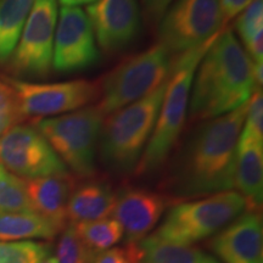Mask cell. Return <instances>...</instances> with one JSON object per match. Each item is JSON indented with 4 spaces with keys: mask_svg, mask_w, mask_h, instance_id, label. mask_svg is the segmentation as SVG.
Instances as JSON below:
<instances>
[{
    "mask_svg": "<svg viewBox=\"0 0 263 263\" xmlns=\"http://www.w3.org/2000/svg\"><path fill=\"white\" fill-rule=\"evenodd\" d=\"M248 103L224 116L202 121L190 132L164 180L171 196L194 200L235 188L236 147Z\"/></svg>",
    "mask_w": 263,
    "mask_h": 263,
    "instance_id": "obj_1",
    "label": "cell"
},
{
    "mask_svg": "<svg viewBox=\"0 0 263 263\" xmlns=\"http://www.w3.org/2000/svg\"><path fill=\"white\" fill-rule=\"evenodd\" d=\"M256 89L252 61L232 29L222 28L194 76L189 120H212L245 105Z\"/></svg>",
    "mask_w": 263,
    "mask_h": 263,
    "instance_id": "obj_2",
    "label": "cell"
},
{
    "mask_svg": "<svg viewBox=\"0 0 263 263\" xmlns=\"http://www.w3.org/2000/svg\"><path fill=\"white\" fill-rule=\"evenodd\" d=\"M216 35L202 45L190 49L174 59L155 128L134 172L137 176L155 173L168 160L171 153L178 144L188 120L190 90L195 71Z\"/></svg>",
    "mask_w": 263,
    "mask_h": 263,
    "instance_id": "obj_3",
    "label": "cell"
},
{
    "mask_svg": "<svg viewBox=\"0 0 263 263\" xmlns=\"http://www.w3.org/2000/svg\"><path fill=\"white\" fill-rule=\"evenodd\" d=\"M167 81L146 97L106 116L98 150L101 163L110 172L117 176L136 172L155 128Z\"/></svg>",
    "mask_w": 263,
    "mask_h": 263,
    "instance_id": "obj_4",
    "label": "cell"
},
{
    "mask_svg": "<svg viewBox=\"0 0 263 263\" xmlns=\"http://www.w3.org/2000/svg\"><path fill=\"white\" fill-rule=\"evenodd\" d=\"M248 210L244 196L234 190L180 202L167 212L153 238L193 245L218 232Z\"/></svg>",
    "mask_w": 263,
    "mask_h": 263,
    "instance_id": "obj_5",
    "label": "cell"
},
{
    "mask_svg": "<svg viewBox=\"0 0 263 263\" xmlns=\"http://www.w3.org/2000/svg\"><path fill=\"white\" fill-rule=\"evenodd\" d=\"M174 59L156 43L118 64L99 82V110L108 116L157 89L170 78Z\"/></svg>",
    "mask_w": 263,
    "mask_h": 263,
    "instance_id": "obj_6",
    "label": "cell"
},
{
    "mask_svg": "<svg viewBox=\"0 0 263 263\" xmlns=\"http://www.w3.org/2000/svg\"><path fill=\"white\" fill-rule=\"evenodd\" d=\"M104 115L97 105L60 116L33 121L68 171L80 178L97 172V154Z\"/></svg>",
    "mask_w": 263,
    "mask_h": 263,
    "instance_id": "obj_7",
    "label": "cell"
},
{
    "mask_svg": "<svg viewBox=\"0 0 263 263\" xmlns=\"http://www.w3.org/2000/svg\"><path fill=\"white\" fill-rule=\"evenodd\" d=\"M223 26L219 0H174L157 24V43L178 57L210 41Z\"/></svg>",
    "mask_w": 263,
    "mask_h": 263,
    "instance_id": "obj_8",
    "label": "cell"
},
{
    "mask_svg": "<svg viewBox=\"0 0 263 263\" xmlns=\"http://www.w3.org/2000/svg\"><path fill=\"white\" fill-rule=\"evenodd\" d=\"M58 16V0L33 2L20 41L5 65L10 77L21 80L50 74Z\"/></svg>",
    "mask_w": 263,
    "mask_h": 263,
    "instance_id": "obj_9",
    "label": "cell"
},
{
    "mask_svg": "<svg viewBox=\"0 0 263 263\" xmlns=\"http://www.w3.org/2000/svg\"><path fill=\"white\" fill-rule=\"evenodd\" d=\"M0 78L15 91L20 112L26 120L55 117L89 106L99 100V82L73 80L60 83H32L6 74ZM32 121V122H33Z\"/></svg>",
    "mask_w": 263,
    "mask_h": 263,
    "instance_id": "obj_10",
    "label": "cell"
},
{
    "mask_svg": "<svg viewBox=\"0 0 263 263\" xmlns=\"http://www.w3.org/2000/svg\"><path fill=\"white\" fill-rule=\"evenodd\" d=\"M0 164L25 179L70 176L47 139L29 124H16L0 137Z\"/></svg>",
    "mask_w": 263,
    "mask_h": 263,
    "instance_id": "obj_11",
    "label": "cell"
},
{
    "mask_svg": "<svg viewBox=\"0 0 263 263\" xmlns=\"http://www.w3.org/2000/svg\"><path fill=\"white\" fill-rule=\"evenodd\" d=\"M100 60L90 21L81 8L62 6L59 11L52 52V68L61 73L81 72Z\"/></svg>",
    "mask_w": 263,
    "mask_h": 263,
    "instance_id": "obj_12",
    "label": "cell"
},
{
    "mask_svg": "<svg viewBox=\"0 0 263 263\" xmlns=\"http://www.w3.org/2000/svg\"><path fill=\"white\" fill-rule=\"evenodd\" d=\"M85 14L97 44L105 54L126 50L139 35L141 12L138 0H98L87 6Z\"/></svg>",
    "mask_w": 263,
    "mask_h": 263,
    "instance_id": "obj_13",
    "label": "cell"
},
{
    "mask_svg": "<svg viewBox=\"0 0 263 263\" xmlns=\"http://www.w3.org/2000/svg\"><path fill=\"white\" fill-rule=\"evenodd\" d=\"M167 206L162 194L144 188H127L116 195L112 210L127 244H138L159 223Z\"/></svg>",
    "mask_w": 263,
    "mask_h": 263,
    "instance_id": "obj_14",
    "label": "cell"
},
{
    "mask_svg": "<svg viewBox=\"0 0 263 263\" xmlns=\"http://www.w3.org/2000/svg\"><path fill=\"white\" fill-rule=\"evenodd\" d=\"M211 249L222 263H263V226L258 211H245L216 234Z\"/></svg>",
    "mask_w": 263,
    "mask_h": 263,
    "instance_id": "obj_15",
    "label": "cell"
},
{
    "mask_svg": "<svg viewBox=\"0 0 263 263\" xmlns=\"http://www.w3.org/2000/svg\"><path fill=\"white\" fill-rule=\"evenodd\" d=\"M235 188L250 211H258L263 200V140L241 130L236 147Z\"/></svg>",
    "mask_w": 263,
    "mask_h": 263,
    "instance_id": "obj_16",
    "label": "cell"
},
{
    "mask_svg": "<svg viewBox=\"0 0 263 263\" xmlns=\"http://www.w3.org/2000/svg\"><path fill=\"white\" fill-rule=\"evenodd\" d=\"M25 189L33 212L64 228L67 219V203L72 193V177L50 176L25 179Z\"/></svg>",
    "mask_w": 263,
    "mask_h": 263,
    "instance_id": "obj_17",
    "label": "cell"
},
{
    "mask_svg": "<svg viewBox=\"0 0 263 263\" xmlns=\"http://www.w3.org/2000/svg\"><path fill=\"white\" fill-rule=\"evenodd\" d=\"M116 194L103 180H89L72 190L67 203V218L73 223L91 222L112 215Z\"/></svg>",
    "mask_w": 263,
    "mask_h": 263,
    "instance_id": "obj_18",
    "label": "cell"
},
{
    "mask_svg": "<svg viewBox=\"0 0 263 263\" xmlns=\"http://www.w3.org/2000/svg\"><path fill=\"white\" fill-rule=\"evenodd\" d=\"M64 228L35 212L0 213V241L52 239Z\"/></svg>",
    "mask_w": 263,
    "mask_h": 263,
    "instance_id": "obj_19",
    "label": "cell"
},
{
    "mask_svg": "<svg viewBox=\"0 0 263 263\" xmlns=\"http://www.w3.org/2000/svg\"><path fill=\"white\" fill-rule=\"evenodd\" d=\"M136 245L139 263H221L196 246L161 241L151 235Z\"/></svg>",
    "mask_w": 263,
    "mask_h": 263,
    "instance_id": "obj_20",
    "label": "cell"
},
{
    "mask_svg": "<svg viewBox=\"0 0 263 263\" xmlns=\"http://www.w3.org/2000/svg\"><path fill=\"white\" fill-rule=\"evenodd\" d=\"M34 0H0V66L11 58Z\"/></svg>",
    "mask_w": 263,
    "mask_h": 263,
    "instance_id": "obj_21",
    "label": "cell"
},
{
    "mask_svg": "<svg viewBox=\"0 0 263 263\" xmlns=\"http://www.w3.org/2000/svg\"><path fill=\"white\" fill-rule=\"evenodd\" d=\"M235 27L251 61L263 62V0H252L238 15Z\"/></svg>",
    "mask_w": 263,
    "mask_h": 263,
    "instance_id": "obj_22",
    "label": "cell"
},
{
    "mask_svg": "<svg viewBox=\"0 0 263 263\" xmlns=\"http://www.w3.org/2000/svg\"><path fill=\"white\" fill-rule=\"evenodd\" d=\"M82 241L93 252L111 249L123 239V229L115 218L82 222L73 224Z\"/></svg>",
    "mask_w": 263,
    "mask_h": 263,
    "instance_id": "obj_23",
    "label": "cell"
},
{
    "mask_svg": "<svg viewBox=\"0 0 263 263\" xmlns=\"http://www.w3.org/2000/svg\"><path fill=\"white\" fill-rule=\"evenodd\" d=\"M33 212L25 182L0 164V213Z\"/></svg>",
    "mask_w": 263,
    "mask_h": 263,
    "instance_id": "obj_24",
    "label": "cell"
},
{
    "mask_svg": "<svg viewBox=\"0 0 263 263\" xmlns=\"http://www.w3.org/2000/svg\"><path fill=\"white\" fill-rule=\"evenodd\" d=\"M49 255V248L31 240L0 241V263H39Z\"/></svg>",
    "mask_w": 263,
    "mask_h": 263,
    "instance_id": "obj_25",
    "label": "cell"
},
{
    "mask_svg": "<svg viewBox=\"0 0 263 263\" xmlns=\"http://www.w3.org/2000/svg\"><path fill=\"white\" fill-rule=\"evenodd\" d=\"M94 252L82 241L73 224L65 228L57 248L58 263H90Z\"/></svg>",
    "mask_w": 263,
    "mask_h": 263,
    "instance_id": "obj_26",
    "label": "cell"
},
{
    "mask_svg": "<svg viewBox=\"0 0 263 263\" xmlns=\"http://www.w3.org/2000/svg\"><path fill=\"white\" fill-rule=\"evenodd\" d=\"M242 132L263 140V94L261 88H256L250 98Z\"/></svg>",
    "mask_w": 263,
    "mask_h": 263,
    "instance_id": "obj_27",
    "label": "cell"
},
{
    "mask_svg": "<svg viewBox=\"0 0 263 263\" xmlns=\"http://www.w3.org/2000/svg\"><path fill=\"white\" fill-rule=\"evenodd\" d=\"M0 115H14L25 120L21 112L15 91L0 78Z\"/></svg>",
    "mask_w": 263,
    "mask_h": 263,
    "instance_id": "obj_28",
    "label": "cell"
},
{
    "mask_svg": "<svg viewBox=\"0 0 263 263\" xmlns=\"http://www.w3.org/2000/svg\"><path fill=\"white\" fill-rule=\"evenodd\" d=\"M140 2L143 5L146 21L150 25L157 26L166 10L170 8L174 0H140Z\"/></svg>",
    "mask_w": 263,
    "mask_h": 263,
    "instance_id": "obj_29",
    "label": "cell"
},
{
    "mask_svg": "<svg viewBox=\"0 0 263 263\" xmlns=\"http://www.w3.org/2000/svg\"><path fill=\"white\" fill-rule=\"evenodd\" d=\"M129 262V249L112 248L104 251L94 252L90 263H128Z\"/></svg>",
    "mask_w": 263,
    "mask_h": 263,
    "instance_id": "obj_30",
    "label": "cell"
},
{
    "mask_svg": "<svg viewBox=\"0 0 263 263\" xmlns=\"http://www.w3.org/2000/svg\"><path fill=\"white\" fill-rule=\"evenodd\" d=\"M251 2L252 0H219L224 24L236 17Z\"/></svg>",
    "mask_w": 263,
    "mask_h": 263,
    "instance_id": "obj_31",
    "label": "cell"
},
{
    "mask_svg": "<svg viewBox=\"0 0 263 263\" xmlns=\"http://www.w3.org/2000/svg\"><path fill=\"white\" fill-rule=\"evenodd\" d=\"M58 2L61 6H66V8H78L82 5L88 6L98 0H58Z\"/></svg>",
    "mask_w": 263,
    "mask_h": 263,
    "instance_id": "obj_32",
    "label": "cell"
},
{
    "mask_svg": "<svg viewBox=\"0 0 263 263\" xmlns=\"http://www.w3.org/2000/svg\"><path fill=\"white\" fill-rule=\"evenodd\" d=\"M128 249H129V262H128V263H139V258H138L137 245L136 244H129V245H128Z\"/></svg>",
    "mask_w": 263,
    "mask_h": 263,
    "instance_id": "obj_33",
    "label": "cell"
},
{
    "mask_svg": "<svg viewBox=\"0 0 263 263\" xmlns=\"http://www.w3.org/2000/svg\"><path fill=\"white\" fill-rule=\"evenodd\" d=\"M39 263H58V261H57V258H55V257H52V256L48 255L47 257L43 258Z\"/></svg>",
    "mask_w": 263,
    "mask_h": 263,
    "instance_id": "obj_34",
    "label": "cell"
}]
</instances>
